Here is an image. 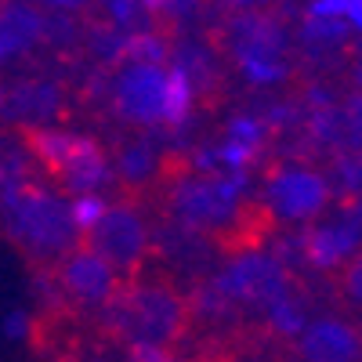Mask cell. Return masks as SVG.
<instances>
[{
  "instance_id": "6da1fadb",
  "label": "cell",
  "mask_w": 362,
  "mask_h": 362,
  "mask_svg": "<svg viewBox=\"0 0 362 362\" xmlns=\"http://www.w3.org/2000/svg\"><path fill=\"white\" fill-rule=\"evenodd\" d=\"M95 326L131 351L145 348V351L177 358L192 337L185 286L156 268H145L138 279L116 286L109 305L95 315Z\"/></svg>"
},
{
  "instance_id": "7a4b0ae2",
  "label": "cell",
  "mask_w": 362,
  "mask_h": 362,
  "mask_svg": "<svg viewBox=\"0 0 362 362\" xmlns=\"http://www.w3.org/2000/svg\"><path fill=\"white\" fill-rule=\"evenodd\" d=\"M0 235L18 250L29 272L54 268L80 247V228L73 225V210L62 192L47 181H33L0 199Z\"/></svg>"
},
{
  "instance_id": "3957f363",
  "label": "cell",
  "mask_w": 362,
  "mask_h": 362,
  "mask_svg": "<svg viewBox=\"0 0 362 362\" xmlns=\"http://www.w3.org/2000/svg\"><path fill=\"white\" fill-rule=\"evenodd\" d=\"M15 131V127H11ZM33 156L44 181H51L62 196H98V189L112 192V167L105 141L95 134H73V131H40V127H18L15 131Z\"/></svg>"
},
{
  "instance_id": "277c9868",
  "label": "cell",
  "mask_w": 362,
  "mask_h": 362,
  "mask_svg": "<svg viewBox=\"0 0 362 362\" xmlns=\"http://www.w3.org/2000/svg\"><path fill=\"white\" fill-rule=\"evenodd\" d=\"M80 247L102 257L119 283L138 279L148 268V203L109 199L102 221L80 232Z\"/></svg>"
},
{
  "instance_id": "5b68a950",
  "label": "cell",
  "mask_w": 362,
  "mask_h": 362,
  "mask_svg": "<svg viewBox=\"0 0 362 362\" xmlns=\"http://www.w3.org/2000/svg\"><path fill=\"white\" fill-rule=\"evenodd\" d=\"M76 116L73 105V83L69 69L37 66L25 76L4 83V109H0V127H40L58 131V124H69Z\"/></svg>"
},
{
  "instance_id": "8992f818",
  "label": "cell",
  "mask_w": 362,
  "mask_h": 362,
  "mask_svg": "<svg viewBox=\"0 0 362 362\" xmlns=\"http://www.w3.org/2000/svg\"><path fill=\"white\" fill-rule=\"evenodd\" d=\"M214 283L221 286V293L239 308H254V312H264L268 305H276L279 297L293 293L300 283L297 276L272 257L268 250H257V254H243V257H232L218 268Z\"/></svg>"
},
{
  "instance_id": "52a82bcc",
  "label": "cell",
  "mask_w": 362,
  "mask_h": 362,
  "mask_svg": "<svg viewBox=\"0 0 362 362\" xmlns=\"http://www.w3.org/2000/svg\"><path fill=\"white\" fill-rule=\"evenodd\" d=\"M276 221H312L329 203V181L300 163H272L261 174V196Z\"/></svg>"
},
{
  "instance_id": "ba28073f",
  "label": "cell",
  "mask_w": 362,
  "mask_h": 362,
  "mask_svg": "<svg viewBox=\"0 0 362 362\" xmlns=\"http://www.w3.org/2000/svg\"><path fill=\"white\" fill-rule=\"evenodd\" d=\"M170 73L189 83L199 112H218L228 102V62L203 33H185L170 40Z\"/></svg>"
},
{
  "instance_id": "9c48e42d",
  "label": "cell",
  "mask_w": 362,
  "mask_h": 362,
  "mask_svg": "<svg viewBox=\"0 0 362 362\" xmlns=\"http://www.w3.org/2000/svg\"><path fill=\"white\" fill-rule=\"evenodd\" d=\"M167 69L160 66H119L112 73V119L116 127L156 131L163 127Z\"/></svg>"
},
{
  "instance_id": "30bf717a",
  "label": "cell",
  "mask_w": 362,
  "mask_h": 362,
  "mask_svg": "<svg viewBox=\"0 0 362 362\" xmlns=\"http://www.w3.org/2000/svg\"><path fill=\"white\" fill-rule=\"evenodd\" d=\"M54 279L62 286L69 305L90 322H95V315L109 305V297L119 286V279L109 272V264L83 247H76L69 257H62L54 264Z\"/></svg>"
},
{
  "instance_id": "8fae6325",
  "label": "cell",
  "mask_w": 362,
  "mask_h": 362,
  "mask_svg": "<svg viewBox=\"0 0 362 362\" xmlns=\"http://www.w3.org/2000/svg\"><path fill=\"white\" fill-rule=\"evenodd\" d=\"M358 228L351 221V214L329 218V221H319L308 225L300 232V250H305V264L308 268H319V272H337L341 264H348L355 254H358Z\"/></svg>"
},
{
  "instance_id": "7c38bea8",
  "label": "cell",
  "mask_w": 362,
  "mask_h": 362,
  "mask_svg": "<svg viewBox=\"0 0 362 362\" xmlns=\"http://www.w3.org/2000/svg\"><path fill=\"white\" fill-rule=\"evenodd\" d=\"M300 362H362V334L344 319H315L297 337Z\"/></svg>"
},
{
  "instance_id": "4fadbf2b",
  "label": "cell",
  "mask_w": 362,
  "mask_h": 362,
  "mask_svg": "<svg viewBox=\"0 0 362 362\" xmlns=\"http://www.w3.org/2000/svg\"><path fill=\"white\" fill-rule=\"evenodd\" d=\"M40 47V8L37 4H0V62Z\"/></svg>"
},
{
  "instance_id": "5bb4252c",
  "label": "cell",
  "mask_w": 362,
  "mask_h": 362,
  "mask_svg": "<svg viewBox=\"0 0 362 362\" xmlns=\"http://www.w3.org/2000/svg\"><path fill=\"white\" fill-rule=\"evenodd\" d=\"M33 181H44L33 156L25 153L22 138L11 131V127H0V199L33 185Z\"/></svg>"
},
{
  "instance_id": "9a60e30c",
  "label": "cell",
  "mask_w": 362,
  "mask_h": 362,
  "mask_svg": "<svg viewBox=\"0 0 362 362\" xmlns=\"http://www.w3.org/2000/svg\"><path fill=\"white\" fill-rule=\"evenodd\" d=\"M334 189L344 203H355L362 196V148L334 156Z\"/></svg>"
},
{
  "instance_id": "2e32d148",
  "label": "cell",
  "mask_w": 362,
  "mask_h": 362,
  "mask_svg": "<svg viewBox=\"0 0 362 362\" xmlns=\"http://www.w3.org/2000/svg\"><path fill=\"white\" fill-rule=\"evenodd\" d=\"M69 210H73V225L80 232H87L102 221V214L109 210V199L102 192L98 196H76V199H69Z\"/></svg>"
},
{
  "instance_id": "e0dca14e",
  "label": "cell",
  "mask_w": 362,
  "mask_h": 362,
  "mask_svg": "<svg viewBox=\"0 0 362 362\" xmlns=\"http://www.w3.org/2000/svg\"><path fill=\"white\" fill-rule=\"evenodd\" d=\"M337 290H341L348 300L362 305V247H358V254H355L348 264L337 268Z\"/></svg>"
},
{
  "instance_id": "ac0fdd59",
  "label": "cell",
  "mask_w": 362,
  "mask_h": 362,
  "mask_svg": "<svg viewBox=\"0 0 362 362\" xmlns=\"http://www.w3.org/2000/svg\"><path fill=\"white\" fill-rule=\"evenodd\" d=\"M341 124H344V141L348 148H358L362 145V90L351 95L344 105H341Z\"/></svg>"
},
{
  "instance_id": "d6986e66",
  "label": "cell",
  "mask_w": 362,
  "mask_h": 362,
  "mask_svg": "<svg viewBox=\"0 0 362 362\" xmlns=\"http://www.w3.org/2000/svg\"><path fill=\"white\" fill-rule=\"evenodd\" d=\"M25 329H29V312H15L8 319V334L11 337H25Z\"/></svg>"
},
{
  "instance_id": "ffe728a7",
  "label": "cell",
  "mask_w": 362,
  "mask_h": 362,
  "mask_svg": "<svg viewBox=\"0 0 362 362\" xmlns=\"http://www.w3.org/2000/svg\"><path fill=\"white\" fill-rule=\"evenodd\" d=\"M344 210L351 214V221H355V228H358V235H362V196H358L355 203H344Z\"/></svg>"
},
{
  "instance_id": "44dd1931",
  "label": "cell",
  "mask_w": 362,
  "mask_h": 362,
  "mask_svg": "<svg viewBox=\"0 0 362 362\" xmlns=\"http://www.w3.org/2000/svg\"><path fill=\"white\" fill-rule=\"evenodd\" d=\"M344 18H348V25H355L358 33H362V4H348V11H344Z\"/></svg>"
},
{
  "instance_id": "7402d4cb",
  "label": "cell",
  "mask_w": 362,
  "mask_h": 362,
  "mask_svg": "<svg viewBox=\"0 0 362 362\" xmlns=\"http://www.w3.org/2000/svg\"><path fill=\"white\" fill-rule=\"evenodd\" d=\"M355 80L362 83V58H358V69H355Z\"/></svg>"
},
{
  "instance_id": "603a6c76",
  "label": "cell",
  "mask_w": 362,
  "mask_h": 362,
  "mask_svg": "<svg viewBox=\"0 0 362 362\" xmlns=\"http://www.w3.org/2000/svg\"><path fill=\"white\" fill-rule=\"evenodd\" d=\"M0 109H4V80H0Z\"/></svg>"
}]
</instances>
